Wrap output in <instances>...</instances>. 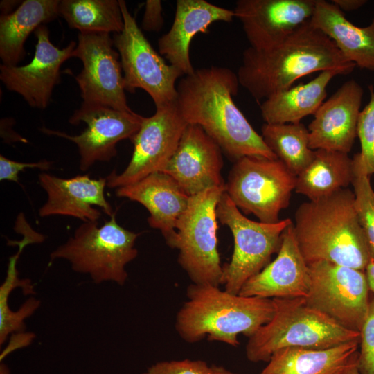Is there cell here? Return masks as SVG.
Masks as SVG:
<instances>
[{"instance_id":"cell-17","label":"cell","mask_w":374,"mask_h":374,"mask_svg":"<svg viewBox=\"0 0 374 374\" xmlns=\"http://www.w3.org/2000/svg\"><path fill=\"white\" fill-rule=\"evenodd\" d=\"M222 150L199 125L188 124L179 145L161 170L171 176L188 196L225 186Z\"/></svg>"},{"instance_id":"cell-41","label":"cell","mask_w":374,"mask_h":374,"mask_svg":"<svg viewBox=\"0 0 374 374\" xmlns=\"http://www.w3.org/2000/svg\"><path fill=\"white\" fill-rule=\"evenodd\" d=\"M211 369L213 374H238L234 373L221 366L212 365Z\"/></svg>"},{"instance_id":"cell-7","label":"cell","mask_w":374,"mask_h":374,"mask_svg":"<svg viewBox=\"0 0 374 374\" xmlns=\"http://www.w3.org/2000/svg\"><path fill=\"white\" fill-rule=\"evenodd\" d=\"M224 192L225 186L190 196L187 208L176 224L172 248L179 250V264L195 284L219 287L222 282L216 208Z\"/></svg>"},{"instance_id":"cell-9","label":"cell","mask_w":374,"mask_h":374,"mask_svg":"<svg viewBox=\"0 0 374 374\" xmlns=\"http://www.w3.org/2000/svg\"><path fill=\"white\" fill-rule=\"evenodd\" d=\"M216 216L221 224L229 228L234 240L231 259L222 266V284L226 291L238 294L243 285L278 253L283 233L293 222L290 218L272 224L253 221L242 213L226 192L217 204Z\"/></svg>"},{"instance_id":"cell-32","label":"cell","mask_w":374,"mask_h":374,"mask_svg":"<svg viewBox=\"0 0 374 374\" xmlns=\"http://www.w3.org/2000/svg\"><path fill=\"white\" fill-rule=\"evenodd\" d=\"M370 100L361 110L357 123V137L361 151L359 152L369 176L374 174V88L368 86Z\"/></svg>"},{"instance_id":"cell-26","label":"cell","mask_w":374,"mask_h":374,"mask_svg":"<svg viewBox=\"0 0 374 374\" xmlns=\"http://www.w3.org/2000/svg\"><path fill=\"white\" fill-rule=\"evenodd\" d=\"M338 75L337 71H323L307 83L271 95L260 106L263 121L267 124L298 123L314 114L324 102L330 81Z\"/></svg>"},{"instance_id":"cell-22","label":"cell","mask_w":374,"mask_h":374,"mask_svg":"<svg viewBox=\"0 0 374 374\" xmlns=\"http://www.w3.org/2000/svg\"><path fill=\"white\" fill-rule=\"evenodd\" d=\"M233 17V10L205 0H177L171 28L158 40L159 53L184 75L191 74L195 69L189 49L193 37L197 33H207L214 22H231Z\"/></svg>"},{"instance_id":"cell-42","label":"cell","mask_w":374,"mask_h":374,"mask_svg":"<svg viewBox=\"0 0 374 374\" xmlns=\"http://www.w3.org/2000/svg\"><path fill=\"white\" fill-rule=\"evenodd\" d=\"M357 360L352 363L341 374H359L357 368Z\"/></svg>"},{"instance_id":"cell-24","label":"cell","mask_w":374,"mask_h":374,"mask_svg":"<svg viewBox=\"0 0 374 374\" xmlns=\"http://www.w3.org/2000/svg\"><path fill=\"white\" fill-rule=\"evenodd\" d=\"M359 343L326 349L284 348L272 355L260 374H341L357 359Z\"/></svg>"},{"instance_id":"cell-35","label":"cell","mask_w":374,"mask_h":374,"mask_svg":"<svg viewBox=\"0 0 374 374\" xmlns=\"http://www.w3.org/2000/svg\"><path fill=\"white\" fill-rule=\"evenodd\" d=\"M52 162L42 160L38 162L22 163L11 160L0 155V181H10L19 183V174L26 168H39L48 170L51 168Z\"/></svg>"},{"instance_id":"cell-39","label":"cell","mask_w":374,"mask_h":374,"mask_svg":"<svg viewBox=\"0 0 374 374\" xmlns=\"http://www.w3.org/2000/svg\"><path fill=\"white\" fill-rule=\"evenodd\" d=\"M364 273L369 290L374 293V258H371L367 264Z\"/></svg>"},{"instance_id":"cell-27","label":"cell","mask_w":374,"mask_h":374,"mask_svg":"<svg viewBox=\"0 0 374 374\" xmlns=\"http://www.w3.org/2000/svg\"><path fill=\"white\" fill-rule=\"evenodd\" d=\"M353 177V159L348 154L316 150L311 162L296 176L294 190L314 200L348 188Z\"/></svg>"},{"instance_id":"cell-21","label":"cell","mask_w":374,"mask_h":374,"mask_svg":"<svg viewBox=\"0 0 374 374\" xmlns=\"http://www.w3.org/2000/svg\"><path fill=\"white\" fill-rule=\"evenodd\" d=\"M115 194L142 204L150 213V226L159 229L167 244L173 247L176 224L188 207L190 196L171 176L156 172L135 183L116 188Z\"/></svg>"},{"instance_id":"cell-33","label":"cell","mask_w":374,"mask_h":374,"mask_svg":"<svg viewBox=\"0 0 374 374\" xmlns=\"http://www.w3.org/2000/svg\"><path fill=\"white\" fill-rule=\"evenodd\" d=\"M359 332L358 372L359 374H374V298L370 299L368 311Z\"/></svg>"},{"instance_id":"cell-20","label":"cell","mask_w":374,"mask_h":374,"mask_svg":"<svg viewBox=\"0 0 374 374\" xmlns=\"http://www.w3.org/2000/svg\"><path fill=\"white\" fill-rule=\"evenodd\" d=\"M308 265L298 247L293 223L283 233L276 258L250 278L238 294L266 299L306 297Z\"/></svg>"},{"instance_id":"cell-31","label":"cell","mask_w":374,"mask_h":374,"mask_svg":"<svg viewBox=\"0 0 374 374\" xmlns=\"http://www.w3.org/2000/svg\"><path fill=\"white\" fill-rule=\"evenodd\" d=\"M352 159L354 177L351 184L353 186L354 206L368 242L371 257L374 258V190L359 153L354 154Z\"/></svg>"},{"instance_id":"cell-12","label":"cell","mask_w":374,"mask_h":374,"mask_svg":"<svg viewBox=\"0 0 374 374\" xmlns=\"http://www.w3.org/2000/svg\"><path fill=\"white\" fill-rule=\"evenodd\" d=\"M188 125L175 101L157 107L152 116L143 117L131 141L134 149L128 165L121 174L114 170L107 175V186L117 188L161 172L175 153Z\"/></svg>"},{"instance_id":"cell-14","label":"cell","mask_w":374,"mask_h":374,"mask_svg":"<svg viewBox=\"0 0 374 374\" xmlns=\"http://www.w3.org/2000/svg\"><path fill=\"white\" fill-rule=\"evenodd\" d=\"M143 116L109 107L82 103L69 118L71 125L84 122L87 127L78 135L53 130L45 127L41 131L48 135L66 139L78 146L79 168L89 170L97 161H109L117 154L116 145L124 139L132 140L139 130Z\"/></svg>"},{"instance_id":"cell-6","label":"cell","mask_w":374,"mask_h":374,"mask_svg":"<svg viewBox=\"0 0 374 374\" xmlns=\"http://www.w3.org/2000/svg\"><path fill=\"white\" fill-rule=\"evenodd\" d=\"M139 233L119 225L116 213L98 226V222H82L66 242L50 254L51 260L64 259L72 269L89 274L93 281L125 284V266L138 255L135 242Z\"/></svg>"},{"instance_id":"cell-38","label":"cell","mask_w":374,"mask_h":374,"mask_svg":"<svg viewBox=\"0 0 374 374\" xmlns=\"http://www.w3.org/2000/svg\"><path fill=\"white\" fill-rule=\"evenodd\" d=\"M331 2L341 11H353L359 9L367 2L366 0H332Z\"/></svg>"},{"instance_id":"cell-1","label":"cell","mask_w":374,"mask_h":374,"mask_svg":"<svg viewBox=\"0 0 374 374\" xmlns=\"http://www.w3.org/2000/svg\"><path fill=\"white\" fill-rule=\"evenodd\" d=\"M239 84L237 74L228 68L195 69L177 84L175 104L188 124L200 126L233 161L276 159L234 103Z\"/></svg>"},{"instance_id":"cell-13","label":"cell","mask_w":374,"mask_h":374,"mask_svg":"<svg viewBox=\"0 0 374 374\" xmlns=\"http://www.w3.org/2000/svg\"><path fill=\"white\" fill-rule=\"evenodd\" d=\"M109 33H79L73 57L83 69L75 77L83 103L132 112L128 106L120 55Z\"/></svg>"},{"instance_id":"cell-29","label":"cell","mask_w":374,"mask_h":374,"mask_svg":"<svg viewBox=\"0 0 374 374\" xmlns=\"http://www.w3.org/2000/svg\"><path fill=\"white\" fill-rule=\"evenodd\" d=\"M262 137L277 159L296 176L312 160L314 150L309 147V131L303 123H265Z\"/></svg>"},{"instance_id":"cell-25","label":"cell","mask_w":374,"mask_h":374,"mask_svg":"<svg viewBox=\"0 0 374 374\" xmlns=\"http://www.w3.org/2000/svg\"><path fill=\"white\" fill-rule=\"evenodd\" d=\"M60 0H25L12 12L0 17V57L17 66L26 54L24 44L41 25L59 16Z\"/></svg>"},{"instance_id":"cell-37","label":"cell","mask_w":374,"mask_h":374,"mask_svg":"<svg viewBox=\"0 0 374 374\" xmlns=\"http://www.w3.org/2000/svg\"><path fill=\"white\" fill-rule=\"evenodd\" d=\"M32 335L33 334L31 333L19 332V337L15 338V339H13L12 343L14 344H10L9 346H8L7 348L3 351V353H1L0 356L1 361H2L6 356L15 349L28 345L34 338Z\"/></svg>"},{"instance_id":"cell-15","label":"cell","mask_w":374,"mask_h":374,"mask_svg":"<svg viewBox=\"0 0 374 374\" xmlns=\"http://www.w3.org/2000/svg\"><path fill=\"white\" fill-rule=\"evenodd\" d=\"M37 39L32 61L24 66L1 64L0 79L7 89L19 94L29 106L45 109L50 103L53 89L60 82V68L73 57L76 42L66 47L54 46L44 25L34 32Z\"/></svg>"},{"instance_id":"cell-28","label":"cell","mask_w":374,"mask_h":374,"mask_svg":"<svg viewBox=\"0 0 374 374\" xmlns=\"http://www.w3.org/2000/svg\"><path fill=\"white\" fill-rule=\"evenodd\" d=\"M59 16L79 33H119L124 20L117 0H62Z\"/></svg>"},{"instance_id":"cell-8","label":"cell","mask_w":374,"mask_h":374,"mask_svg":"<svg viewBox=\"0 0 374 374\" xmlns=\"http://www.w3.org/2000/svg\"><path fill=\"white\" fill-rule=\"evenodd\" d=\"M296 181V176L278 159L244 157L233 165L225 192L240 211L272 224L289 206Z\"/></svg>"},{"instance_id":"cell-10","label":"cell","mask_w":374,"mask_h":374,"mask_svg":"<svg viewBox=\"0 0 374 374\" xmlns=\"http://www.w3.org/2000/svg\"><path fill=\"white\" fill-rule=\"evenodd\" d=\"M124 28L114 34V46L120 55L126 91L136 89L147 92L157 107L175 101L177 92L175 83L184 73L168 64L153 48L123 0H118Z\"/></svg>"},{"instance_id":"cell-11","label":"cell","mask_w":374,"mask_h":374,"mask_svg":"<svg viewBox=\"0 0 374 374\" xmlns=\"http://www.w3.org/2000/svg\"><path fill=\"white\" fill-rule=\"evenodd\" d=\"M308 265L307 304L344 328L359 332L370 301L364 271L328 261Z\"/></svg>"},{"instance_id":"cell-30","label":"cell","mask_w":374,"mask_h":374,"mask_svg":"<svg viewBox=\"0 0 374 374\" xmlns=\"http://www.w3.org/2000/svg\"><path fill=\"white\" fill-rule=\"evenodd\" d=\"M17 287L27 292L30 287V280L19 279L16 267H8L5 281L0 287V345L12 332H22L26 328L24 319L31 316L39 307L40 301L33 297L28 299L19 309L14 312L8 307V300L10 293Z\"/></svg>"},{"instance_id":"cell-5","label":"cell","mask_w":374,"mask_h":374,"mask_svg":"<svg viewBox=\"0 0 374 374\" xmlns=\"http://www.w3.org/2000/svg\"><path fill=\"white\" fill-rule=\"evenodd\" d=\"M272 299V318L249 337L246 356L250 362H268L284 348L326 349L359 340V332L344 328L312 308L304 297Z\"/></svg>"},{"instance_id":"cell-3","label":"cell","mask_w":374,"mask_h":374,"mask_svg":"<svg viewBox=\"0 0 374 374\" xmlns=\"http://www.w3.org/2000/svg\"><path fill=\"white\" fill-rule=\"evenodd\" d=\"M293 231L307 265L328 261L364 271L371 258L349 188L302 203Z\"/></svg>"},{"instance_id":"cell-16","label":"cell","mask_w":374,"mask_h":374,"mask_svg":"<svg viewBox=\"0 0 374 374\" xmlns=\"http://www.w3.org/2000/svg\"><path fill=\"white\" fill-rule=\"evenodd\" d=\"M316 0H238L233 10L250 47L271 49L310 20Z\"/></svg>"},{"instance_id":"cell-23","label":"cell","mask_w":374,"mask_h":374,"mask_svg":"<svg viewBox=\"0 0 374 374\" xmlns=\"http://www.w3.org/2000/svg\"><path fill=\"white\" fill-rule=\"evenodd\" d=\"M311 25L327 35L350 62L374 71V18L366 26L352 24L332 2L316 0Z\"/></svg>"},{"instance_id":"cell-40","label":"cell","mask_w":374,"mask_h":374,"mask_svg":"<svg viewBox=\"0 0 374 374\" xmlns=\"http://www.w3.org/2000/svg\"><path fill=\"white\" fill-rule=\"evenodd\" d=\"M18 1H1V10L2 11L1 15L9 14L13 7H15Z\"/></svg>"},{"instance_id":"cell-34","label":"cell","mask_w":374,"mask_h":374,"mask_svg":"<svg viewBox=\"0 0 374 374\" xmlns=\"http://www.w3.org/2000/svg\"><path fill=\"white\" fill-rule=\"evenodd\" d=\"M143 374H213L211 366L202 360H173L157 362Z\"/></svg>"},{"instance_id":"cell-18","label":"cell","mask_w":374,"mask_h":374,"mask_svg":"<svg viewBox=\"0 0 374 374\" xmlns=\"http://www.w3.org/2000/svg\"><path fill=\"white\" fill-rule=\"evenodd\" d=\"M363 93L362 87L350 79L321 105L308 127L310 149L350 152L357 136Z\"/></svg>"},{"instance_id":"cell-36","label":"cell","mask_w":374,"mask_h":374,"mask_svg":"<svg viewBox=\"0 0 374 374\" xmlns=\"http://www.w3.org/2000/svg\"><path fill=\"white\" fill-rule=\"evenodd\" d=\"M162 4L160 0H147L141 23L142 28L148 32H159L163 26Z\"/></svg>"},{"instance_id":"cell-2","label":"cell","mask_w":374,"mask_h":374,"mask_svg":"<svg viewBox=\"0 0 374 374\" xmlns=\"http://www.w3.org/2000/svg\"><path fill=\"white\" fill-rule=\"evenodd\" d=\"M355 67L327 35L308 21L271 49L246 48L237 75L240 84L260 101L312 73L333 70L346 75Z\"/></svg>"},{"instance_id":"cell-19","label":"cell","mask_w":374,"mask_h":374,"mask_svg":"<svg viewBox=\"0 0 374 374\" xmlns=\"http://www.w3.org/2000/svg\"><path fill=\"white\" fill-rule=\"evenodd\" d=\"M39 183L47 195L46 202L39 210L40 217L71 216L83 222H98L101 211L111 217L114 211L105 196V178L91 179L89 175L64 179L42 172Z\"/></svg>"},{"instance_id":"cell-4","label":"cell","mask_w":374,"mask_h":374,"mask_svg":"<svg viewBox=\"0 0 374 374\" xmlns=\"http://www.w3.org/2000/svg\"><path fill=\"white\" fill-rule=\"evenodd\" d=\"M188 300L176 317L175 328L188 343L204 337L233 346L238 337L252 336L272 318V299L245 296L222 290L218 286L192 283L187 288Z\"/></svg>"}]
</instances>
